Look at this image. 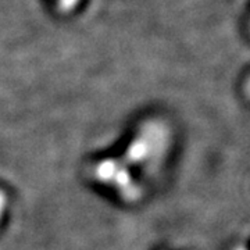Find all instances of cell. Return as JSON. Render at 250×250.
I'll list each match as a JSON object with an SVG mask.
<instances>
[{
	"instance_id": "obj_1",
	"label": "cell",
	"mask_w": 250,
	"mask_h": 250,
	"mask_svg": "<svg viewBox=\"0 0 250 250\" xmlns=\"http://www.w3.org/2000/svg\"><path fill=\"white\" fill-rule=\"evenodd\" d=\"M95 177L100 184L113 188L123 199H135L139 196V187L134 182L129 168L120 161L106 159L98 163Z\"/></svg>"
},
{
	"instance_id": "obj_2",
	"label": "cell",
	"mask_w": 250,
	"mask_h": 250,
	"mask_svg": "<svg viewBox=\"0 0 250 250\" xmlns=\"http://www.w3.org/2000/svg\"><path fill=\"white\" fill-rule=\"evenodd\" d=\"M6 206H7V197H6V195L0 190V218L4 214Z\"/></svg>"
}]
</instances>
